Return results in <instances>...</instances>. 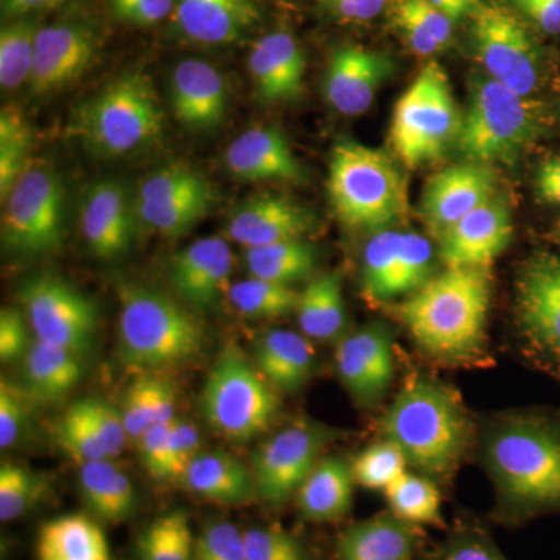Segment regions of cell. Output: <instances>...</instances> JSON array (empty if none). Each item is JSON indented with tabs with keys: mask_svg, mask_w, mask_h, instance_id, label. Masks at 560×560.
Instances as JSON below:
<instances>
[{
	"mask_svg": "<svg viewBox=\"0 0 560 560\" xmlns=\"http://www.w3.org/2000/svg\"><path fill=\"white\" fill-rule=\"evenodd\" d=\"M408 460L404 452L390 441L375 442L353 459L355 482L371 490H383L407 471Z\"/></svg>",
	"mask_w": 560,
	"mask_h": 560,
	"instance_id": "obj_46",
	"label": "cell"
},
{
	"mask_svg": "<svg viewBox=\"0 0 560 560\" xmlns=\"http://www.w3.org/2000/svg\"><path fill=\"white\" fill-rule=\"evenodd\" d=\"M117 21L132 27H153L175 11L176 0H109Z\"/></svg>",
	"mask_w": 560,
	"mask_h": 560,
	"instance_id": "obj_54",
	"label": "cell"
},
{
	"mask_svg": "<svg viewBox=\"0 0 560 560\" xmlns=\"http://www.w3.org/2000/svg\"><path fill=\"white\" fill-rule=\"evenodd\" d=\"M73 405L83 416V419L86 420L91 430L94 431L97 440L102 442L103 448L108 453L109 458L119 456L124 452L127 440H130L120 410L114 408L106 400L97 399V397L80 400Z\"/></svg>",
	"mask_w": 560,
	"mask_h": 560,
	"instance_id": "obj_47",
	"label": "cell"
},
{
	"mask_svg": "<svg viewBox=\"0 0 560 560\" xmlns=\"http://www.w3.org/2000/svg\"><path fill=\"white\" fill-rule=\"evenodd\" d=\"M195 560H246L245 533L232 522L210 523L197 537Z\"/></svg>",
	"mask_w": 560,
	"mask_h": 560,
	"instance_id": "obj_50",
	"label": "cell"
},
{
	"mask_svg": "<svg viewBox=\"0 0 560 560\" xmlns=\"http://www.w3.org/2000/svg\"><path fill=\"white\" fill-rule=\"evenodd\" d=\"M184 488L213 503L243 504L256 492L249 470L230 453H201L180 478Z\"/></svg>",
	"mask_w": 560,
	"mask_h": 560,
	"instance_id": "obj_30",
	"label": "cell"
},
{
	"mask_svg": "<svg viewBox=\"0 0 560 560\" xmlns=\"http://www.w3.org/2000/svg\"><path fill=\"white\" fill-rule=\"evenodd\" d=\"M490 307L488 268H447L400 305L412 340L431 359L470 364L486 352Z\"/></svg>",
	"mask_w": 560,
	"mask_h": 560,
	"instance_id": "obj_2",
	"label": "cell"
},
{
	"mask_svg": "<svg viewBox=\"0 0 560 560\" xmlns=\"http://www.w3.org/2000/svg\"><path fill=\"white\" fill-rule=\"evenodd\" d=\"M217 200V194L186 200L161 202H136V213L147 226L168 238L179 237L200 223Z\"/></svg>",
	"mask_w": 560,
	"mask_h": 560,
	"instance_id": "obj_43",
	"label": "cell"
},
{
	"mask_svg": "<svg viewBox=\"0 0 560 560\" xmlns=\"http://www.w3.org/2000/svg\"><path fill=\"white\" fill-rule=\"evenodd\" d=\"M57 441L62 451L72 456V459L79 460L80 464L110 459L108 453L103 448L102 442L97 440L86 420L77 410L75 405L66 411L58 423Z\"/></svg>",
	"mask_w": 560,
	"mask_h": 560,
	"instance_id": "obj_48",
	"label": "cell"
},
{
	"mask_svg": "<svg viewBox=\"0 0 560 560\" xmlns=\"http://www.w3.org/2000/svg\"><path fill=\"white\" fill-rule=\"evenodd\" d=\"M230 300L242 315L249 318H280L296 312L300 293L290 285L250 278L231 287Z\"/></svg>",
	"mask_w": 560,
	"mask_h": 560,
	"instance_id": "obj_42",
	"label": "cell"
},
{
	"mask_svg": "<svg viewBox=\"0 0 560 560\" xmlns=\"http://www.w3.org/2000/svg\"><path fill=\"white\" fill-rule=\"evenodd\" d=\"M46 482L38 475L13 463L0 467V518L16 521L44 497Z\"/></svg>",
	"mask_w": 560,
	"mask_h": 560,
	"instance_id": "obj_45",
	"label": "cell"
},
{
	"mask_svg": "<svg viewBox=\"0 0 560 560\" xmlns=\"http://www.w3.org/2000/svg\"><path fill=\"white\" fill-rule=\"evenodd\" d=\"M388 0H326L329 9L341 20L371 21L385 10Z\"/></svg>",
	"mask_w": 560,
	"mask_h": 560,
	"instance_id": "obj_60",
	"label": "cell"
},
{
	"mask_svg": "<svg viewBox=\"0 0 560 560\" xmlns=\"http://www.w3.org/2000/svg\"><path fill=\"white\" fill-rule=\"evenodd\" d=\"M18 294L36 340L79 357L90 352L98 327V311L90 298L55 275L33 276Z\"/></svg>",
	"mask_w": 560,
	"mask_h": 560,
	"instance_id": "obj_11",
	"label": "cell"
},
{
	"mask_svg": "<svg viewBox=\"0 0 560 560\" xmlns=\"http://www.w3.org/2000/svg\"><path fill=\"white\" fill-rule=\"evenodd\" d=\"M385 497L390 512L401 521L418 526L444 523L440 490L425 475L405 471L385 489Z\"/></svg>",
	"mask_w": 560,
	"mask_h": 560,
	"instance_id": "obj_38",
	"label": "cell"
},
{
	"mask_svg": "<svg viewBox=\"0 0 560 560\" xmlns=\"http://www.w3.org/2000/svg\"><path fill=\"white\" fill-rule=\"evenodd\" d=\"M250 278L291 285L311 278L316 268V250L304 241H289L246 249Z\"/></svg>",
	"mask_w": 560,
	"mask_h": 560,
	"instance_id": "obj_36",
	"label": "cell"
},
{
	"mask_svg": "<svg viewBox=\"0 0 560 560\" xmlns=\"http://www.w3.org/2000/svg\"><path fill=\"white\" fill-rule=\"evenodd\" d=\"M514 9L548 35L560 33V0H511Z\"/></svg>",
	"mask_w": 560,
	"mask_h": 560,
	"instance_id": "obj_59",
	"label": "cell"
},
{
	"mask_svg": "<svg viewBox=\"0 0 560 560\" xmlns=\"http://www.w3.org/2000/svg\"><path fill=\"white\" fill-rule=\"evenodd\" d=\"M80 486L88 508L102 521L120 523L136 510L130 477L109 459L81 464Z\"/></svg>",
	"mask_w": 560,
	"mask_h": 560,
	"instance_id": "obj_34",
	"label": "cell"
},
{
	"mask_svg": "<svg viewBox=\"0 0 560 560\" xmlns=\"http://www.w3.org/2000/svg\"><path fill=\"white\" fill-rule=\"evenodd\" d=\"M456 2H458L459 9L463 11L464 16L469 13L474 14L475 11L481 7L480 0H456Z\"/></svg>",
	"mask_w": 560,
	"mask_h": 560,
	"instance_id": "obj_64",
	"label": "cell"
},
{
	"mask_svg": "<svg viewBox=\"0 0 560 560\" xmlns=\"http://www.w3.org/2000/svg\"><path fill=\"white\" fill-rule=\"evenodd\" d=\"M486 460L504 521L560 514V420L544 412L512 416L486 440Z\"/></svg>",
	"mask_w": 560,
	"mask_h": 560,
	"instance_id": "obj_1",
	"label": "cell"
},
{
	"mask_svg": "<svg viewBox=\"0 0 560 560\" xmlns=\"http://www.w3.org/2000/svg\"><path fill=\"white\" fill-rule=\"evenodd\" d=\"M404 232L386 230L375 232L363 254L361 285L370 301L394 300V280L399 267Z\"/></svg>",
	"mask_w": 560,
	"mask_h": 560,
	"instance_id": "obj_39",
	"label": "cell"
},
{
	"mask_svg": "<svg viewBox=\"0 0 560 560\" xmlns=\"http://www.w3.org/2000/svg\"><path fill=\"white\" fill-rule=\"evenodd\" d=\"M256 366L275 388L294 393L315 370L316 353L311 338L291 330L265 331L257 340Z\"/></svg>",
	"mask_w": 560,
	"mask_h": 560,
	"instance_id": "obj_29",
	"label": "cell"
},
{
	"mask_svg": "<svg viewBox=\"0 0 560 560\" xmlns=\"http://www.w3.org/2000/svg\"><path fill=\"white\" fill-rule=\"evenodd\" d=\"M396 2L405 10L410 11L412 16L436 39L442 50L451 44L453 21L444 11L438 9L431 0H396Z\"/></svg>",
	"mask_w": 560,
	"mask_h": 560,
	"instance_id": "obj_57",
	"label": "cell"
},
{
	"mask_svg": "<svg viewBox=\"0 0 560 560\" xmlns=\"http://www.w3.org/2000/svg\"><path fill=\"white\" fill-rule=\"evenodd\" d=\"M335 364L342 385L359 404L381 400L394 377L393 335L388 327L374 323L342 338Z\"/></svg>",
	"mask_w": 560,
	"mask_h": 560,
	"instance_id": "obj_15",
	"label": "cell"
},
{
	"mask_svg": "<svg viewBox=\"0 0 560 560\" xmlns=\"http://www.w3.org/2000/svg\"><path fill=\"white\" fill-rule=\"evenodd\" d=\"M436 560H506L488 534L467 528L453 534Z\"/></svg>",
	"mask_w": 560,
	"mask_h": 560,
	"instance_id": "obj_53",
	"label": "cell"
},
{
	"mask_svg": "<svg viewBox=\"0 0 560 560\" xmlns=\"http://www.w3.org/2000/svg\"><path fill=\"white\" fill-rule=\"evenodd\" d=\"M381 433L420 474L444 480L469 448L471 423L455 390L419 372L405 381L383 415Z\"/></svg>",
	"mask_w": 560,
	"mask_h": 560,
	"instance_id": "obj_3",
	"label": "cell"
},
{
	"mask_svg": "<svg viewBox=\"0 0 560 560\" xmlns=\"http://www.w3.org/2000/svg\"><path fill=\"white\" fill-rule=\"evenodd\" d=\"M224 164L235 178L243 180L305 179L301 162L289 140L278 128H250L228 147Z\"/></svg>",
	"mask_w": 560,
	"mask_h": 560,
	"instance_id": "obj_26",
	"label": "cell"
},
{
	"mask_svg": "<svg viewBox=\"0 0 560 560\" xmlns=\"http://www.w3.org/2000/svg\"><path fill=\"white\" fill-rule=\"evenodd\" d=\"M171 101L180 124L191 130H210L226 116V80L210 62L189 58L173 69Z\"/></svg>",
	"mask_w": 560,
	"mask_h": 560,
	"instance_id": "obj_24",
	"label": "cell"
},
{
	"mask_svg": "<svg viewBox=\"0 0 560 560\" xmlns=\"http://www.w3.org/2000/svg\"><path fill=\"white\" fill-rule=\"evenodd\" d=\"M474 46L490 79L528 97L539 81V57L522 21L497 3L474 13Z\"/></svg>",
	"mask_w": 560,
	"mask_h": 560,
	"instance_id": "obj_13",
	"label": "cell"
},
{
	"mask_svg": "<svg viewBox=\"0 0 560 560\" xmlns=\"http://www.w3.org/2000/svg\"><path fill=\"white\" fill-rule=\"evenodd\" d=\"M541 124V110L528 97L490 77L478 79L456 142L460 154L475 164H506L539 138Z\"/></svg>",
	"mask_w": 560,
	"mask_h": 560,
	"instance_id": "obj_7",
	"label": "cell"
},
{
	"mask_svg": "<svg viewBox=\"0 0 560 560\" xmlns=\"http://www.w3.org/2000/svg\"><path fill=\"white\" fill-rule=\"evenodd\" d=\"M39 31L36 14L3 24L0 31V84L3 90H18L31 81Z\"/></svg>",
	"mask_w": 560,
	"mask_h": 560,
	"instance_id": "obj_37",
	"label": "cell"
},
{
	"mask_svg": "<svg viewBox=\"0 0 560 560\" xmlns=\"http://www.w3.org/2000/svg\"><path fill=\"white\" fill-rule=\"evenodd\" d=\"M31 345L24 315L21 311L14 307L2 308L0 312V360L2 363L24 359Z\"/></svg>",
	"mask_w": 560,
	"mask_h": 560,
	"instance_id": "obj_56",
	"label": "cell"
},
{
	"mask_svg": "<svg viewBox=\"0 0 560 560\" xmlns=\"http://www.w3.org/2000/svg\"><path fill=\"white\" fill-rule=\"evenodd\" d=\"M38 560H110L108 539L84 514H68L43 525L36 547Z\"/></svg>",
	"mask_w": 560,
	"mask_h": 560,
	"instance_id": "obj_32",
	"label": "cell"
},
{
	"mask_svg": "<svg viewBox=\"0 0 560 560\" xmlns=\"http://www.w3.org/2000/svg\"><path fill=\"white\" fill-rule=\"evenodd\" d=\"M101 44V32L90 20H61L40 27L31 91L50 94L79 80L97 58Z\"/></svg>",
	"mask_w": 560,
	"mask_h": 560,
	"instance_id": "obj_14",
	"label": "cell"
},
{
	"mask_svg": "<svg viewBox=\"0 0 560 560\" xmlns=\"http://www.w3.org/2000/svg\"><path fill=\"white\" fill-rule=\"evenodd\" d=\"M393 72V61L381 51L360 46L340 47L327 65L324 94L338 113L361 116L371 108Z\"/></svg>",
	"mask_w": 560,
	"mask_h": 560,
	"instance_id": "obj_18",
	"label": "cell"
},
{
	"mask_svg": "<svg viewBox=\"0 0 560 560\" xmlns=\"http://www.w3.org/2000/svg\"><path fill=\"white\" fill-rule=\"evenodd\" d=\"M248 68L257 95L265 103L296 101L304 91V50L290 32L268 33L254 44Z\"/></svg>",
	"mask_w": 560,
	"mask_h": 560,
	"instance_id": "obj_25",
	"label": "cell"
},
{
	"mask_svg": "<svg viewBox=\"0 0 560 560\" xmlns=\"http://www.w3.org/2000/svg\"><path fill=\"white\" fill-rule=\"evenodd\" d=\"M201 410L221 436L246 442L265 433L275 422L278 394L241 349L228 346L209 372Z\"/></svg>",
	"mask_w": 560,
	"mask_h": 560,
	"instance_id": "obj_9",
	"label": "cell"
},
{
	"mask_svg": "<svg viewBox=\"0 0 560 560\" xmlns=\"http://www.w3.org/2000/svg\"><path fill=\"white\" fill-rule=\"evenodd\" d=\"M212 184L184 164H171L151 173L140 183L136 202H171L213 195Z\"/></svg>",
	"mask_w": 560,
	"mask_h": 560,
	"instance_id": "obj_44",
	"label": "cell"
},
{
	"mask_svg": "<svg viewBox=\"0 0 560 560\" xmlns=\"http://www.w3.org/2000/svg\"><path fill=\"white\" fill-rule=\"evenodd\" d=\"M173 20L191 43L226 46L253 32L261 14L257 0H176Z\"/></svg>",
	"mask_w": 560,
	"mask_h": 560,
	"instance_id": "obj_23",
	"label": "cell"
},
{
	"mask_svg": "<svg viewBox=\"0 0 560 560\" xmlns=\"http://www.w3.org/2000/svg\"><path fill=\"white\" fill-rule=\"evenodd\" d=\"M460 124L447 73L430 61L394 106L389 145L407 167H420L440 160L458 140Z\"/></svg>",
	"mask_w": 560,
	"mask_h": 560,
	"instance_id": "obj_8",
	"label": "cell"
},
{
	"mask_svg": "<svg viewBox=\"0 0 560 560\" xmlns=\"http://www.w3.org/2000/svg\"><path fill=\"white\" fill-rule=\"evenodd\" d=\"M393 25L408 47L419 57H431L442 50L440 44L425 31V27L412 16L410 11L405 10L397 2H394L393 7Z\"/></svg>",
	"mask_w": 560,
	"mask_h": 560,
	"instance_id": "obj_58",
	"label": "cell"
},
{
	"mask_svg": "<svg viewBox=\"0 0 560 560\" xmlns=\"http://www.w3.org/2000/svg\"><path fill=\"white\" fill-rule=\"evenodd\" d=\"M2 241L22 256L60 249L65 237L66 195L60 175L44 162H31L7 195Z\"/></svg>",
	"mask_w": 560,
	"mask_h": 560,
	"instance_id": "obj_10",
	"label": "cell"
},
{
	"mask_svg": "<svg viewBox=\"0 0 560 560\" xmlns=\"http://www.w3.org/2000/svg\"><path fill=\"white\" fill-rule=\"evenodd\" d=\"M514 234L511 210L503 201L486 202L440 234V257L447 268H488Z\"/></svg>",
	"mask_w": 560,
	"mask_h": 560,
	"instance_id": "obj_17",
	"label": "cell"
},
{
	"mask_svg": "<svg viewBox=\"0 0 560 560\" xmlns=\"http://www.w3.org/2000/svg\"><path fill=\"white\" fill-rule=\"evenodd\" d=\"M352 463L341 456H326L313 467L296 492L298 511L304 521L337 522L346 517L353 500Z\"/></svg>",
	"mask_w": 560,
	"mask_h": 560,
	"instance_id": "obj_28",
	"label": "cell"
},
{
	"mask_svg": "<svg viewBox=\"0 0 560 560\" xmlns=\"http://www.w3.org/2000/svg\"><path fill=\"white\" fill-rule=\"evenodd\" d=\"M201 434L189 420H173L168 438L167 480H180L201 455Z\"/></svg>",
	"mask_w": 560,
	"mask_h": 560,
	"instance_id": "obj_52",
	"label": "cell"
},
{
	"mask_svg": "<svg viewBox=\"0 0 560 560\" xmlns=\"http://www.w3.org/2000/svg\"><path fill=\"white\" fill-rule=\"evenodd\" d=\"M245 550L246 560H308L304 545L276 526L246 530Z\"/></svg>",
	"mask_w": 560,
	"mask_h": 560,
	"instance_id": "obj_49",
	"label": "cell"
},
{
	"mask_svg": "<svg viewBox=\"0 0 560 560\" xmlns=\"http://www.w3.org/2000/svg\"><path fill=\"white\" fill-rule=\"evenodd\" d=\"M232 268L234 256L226 241L201 238L173 259V287L195 307H212L230 294Z\"/></svg>",
	"mask_w": 560,
	"mask_h": 560,
	"instance_id": "obj_22",
	"label": "cell"
},
{
	"mask_svg": "<svg viewBox=\"0 0 560 560\" xmlns=\"http://www.w3.org/2000/svg\"><path fill=\"white\" fill-rule=\"evenodd\" d=\"M173 420L150 427L138 441L140 460L153 480H167L168 438Z\"/></svg>",
	"mask_w": 560,
	"mask_h": 560,
	"instance_id": "obj_55",
	"label": "cell"
},
{
	"mask_svg": "<svg viewBox=\"0 0 560 560\" xmlns=\"http://www.w3.org/2000/svg\"><path fill=\"white\" fill-rule=\"evenodd\" d=\"M431 2H433L438 9L444 11L453 22L458 21L464 16L456 0H431Z\"/></svg>",
	"mask_w": 560,
	"mask_h": 560,
	"instance_id": "obj_63",
	"label": "cell"
},
{
	"mask_svg": "<svg viewBox=\"0 0 560 560\" xmlns=\"http://www.w3.org/2000/svg\"><path fill=\"white\" fill-rule=\"evenodd\" d=\"M197 539L186 512L176 510L161 515L140 534L139 560H195Z\"/></svg>",
	"mask_w": 560,
	"mask_h": 560,
	"instance_id": "obj_40",
	"label": "cell"
},
{
	"mask_svg": "<svg viewBox=\"0 0 560 560\" xmlns=\"http://www.w3.org/2000/svg\"><path fill=\"white\" fill-rule=\"evenodd\" d=\"M136 206L119 180L91 184L81 205L80 224L84 241L95 256L113 260L130 249L136 232Z\"/></svg>",
	"mask_w": 560,
	"mask_h": 560,
	"instance_id": "obj_19",
	"label": "cell"
},
{
	"mask_svg": "<svg viewBox=\"0 0 560 560\" xmlns=\"http://www.w3.org/2000/svg\"><path fill=\"white\" fill-rule=\"evenodd\" d=\"M32 397L24 386L2 378L0 382V447L9 448L20 440L27 425Z\"/></svg>",
	"mask_w": 560,
	"mask_h": 560,
	"instance_id": "obj_51",
	"label": "cell"
},
{
	"mask_svg": "<svg viewBox=\"0 0 560 560\" xmlns=\"http://www.w3.org/2000/svg\"><path fill=\"white\" fill-rule=\"evenodd\" d=\"M337 438L338 431L311 420L278 431L253 458L257 495L271 506L285 504L318 464L324 448Z\"/></svg>",
	"mask_w": 560,
	"mask_h": 560,
	"instance_id": "obj_12",
	"label": "cell"
},
{
	"mask_svg": "<svg viewBox=\"0 0 560 560\" xmlns=\"http://www.w3.org/2000/svg\"><path fill=\"white\" fill-rule=\"evenodd\" d=\"M119 298V360L125 370L151 374L200 355L202 324L178 302L131 282L121 283Z\"/></svg>",
	"mask_w": 560,
	"mask_h": 560,
	"instance_id": "obj_4",
	"label": "cell"
},
{
	"mask_svg": "<svg viewBox=\"0 0 560 560\" xmlns=\"http://www.w3.org/2000/svg\"><path fill=\"white\" fill-rule=\"evenodd\" d=\"M316 220L311 210L282 195H260L243 201L228 221L226 234L246 249L302 241Z\"/></svg>",
	"mask_w": 560,
	"mask_h": 560,
	"instance_id": "obj_20",
	"label": "cell"
},
{
	"mask_svg": "<svg viewBox=\"0 0 560 560\" xmlns=\"http://www.w3.org/2000/svg\"><path fill=\"white\" fill-rule=\"evenodd\" d=\"M32 128L20 106H3L0 113V195L5 200L27 165L32 150Z\"/></svg>",
	"mask_w": 560,
	"mask_h": 560,
	"instance_id": "obj_41",
	"label": "cell"
},
{
	"mask_svg": "<svg viewBox=\"0 0 560 560\" xmlns=\"http://www.w3.org/2000/svg\"><path fill=\"white\" fill-rule=\"evenodd\" d=\"M176 390L171 382L142 374L124 396L120 412L128 438L138 442L150 427L175 419Z\"/></svg>",
	"mask_w": 560,
	"mask_h": 560,
	"instance_id": "obj_35",
	"label": "cell"
},
{
	"mask_svg": "<svg viewBox=\"0 0 560 560\" xmlns=\"http://www.w3.org/2000/svg\"><path fill=\"white\" fill-rule=\"evenodd\" d=\"M66 0H2L3 21L16 20V18L33 16L39 11H47L61 5Z\"/></svg>",
	"mask_w": 560,
	"mask_h": 560,
	"instance_id": "obj_62",
	"label": "cell"
},
{
	"mask_svg": "<svg viewBox=\"0 0 560 560\" xmlns=\"http://www.w3.org/2000/svg\"><path fill=\"white\" fill-rule=\"evenodd\" d=\"M517 311L533 345L560 361V257L540 253L525 265L518 279Z\"/></svg>",
	"mask_w": 560,
	"mask_h": 560,
	"instance_id": "obj_16",
	"label": "cell"
},
{
	"mask_svg": "<svg viewBox=\"0 0 560 560\" xmlns=\"http://www.w3.org/2000/svg\"><path fill=\"white\" fill-rule=\"evenodd\" d=\"M327 194L335 215L352 230L381 232L404 219L407 183L385 151L355 140L334 147Z\"/></svg>",
	"mask_w": 560,
	"mask_h": 560,
	"instance_id": "obj_5",
	"label": "cell"
},
{
	"mask_svg": "<svg viewBox=\"0 0 560 560\" xmlns=\"http://www.w3.org/2000/svg\"><path fill=\"white\" fill-rule=\"evenodd\" d=\"M495 176L488 165H453L433 176L423 191V215L442 234L471 210L493 200Z\"/></svg>",
	"mask_w": 560,
	"mask_h": 560,
	"instance_id": "obj_21",
	"label": "cell"
},
{
	"mask_svg": "<svg viewBox=\"0 0 560 560\" xmlns=\"http://www.w3.org/2000/svg\"><path fill=\"white\" fill-rule=\"evenodd\" d=\"M22 371L25 390L40 404L62 399L83 375L81 357L36 338L22 359Z\"/></svg>",
	"mask_w": 560,
	"mask_h": 560,
	"instance_id": "obj_31",
	"label": "cell"
},
{
	"mask_svg": "<svg viewBox=\"0 0 560 560\" xmlns=\"http://www.w3.org/2000/svg\"><path fill=\"white\" fill-rule=\"evenodd\" d=\"M537 194L545 202L560 205V156L541 162L536 175Z\"/></svg>",
	"mask_w": 560,
	"mask_h": 560,
	"instance_id": "obj_61",
	"label": "cell"
},
{
	"mask_svg": "<svg viewBox=\"0 0 560 560\" xmlns=\"http://www.w3.org/2000/svg\"><path fill=\"white\" fill-rule=\"evenodd\" d=\"M420 541V526L388 512L346 529L338 539L337 556L338 560H412Z\"/></svg>",
	"mask_w": 560,
	"mask_h": 560,
	"instance_id": "obj_27",
	"label": "cell"
},
{
	"mask_svg": "<svg viewBox=\"0 0 560 560\" xmlns=\"http://www.w3.org/2000/svg\"><path fill=\"white\" fill-rule=\"evenodd\" d=\"M302 335L311 340L331 341L348 323L340 276L335 272L312 279L300 293L296 305Z\"/></svg>",
	"mask_w": 560,
	"mask_h": 560,
	"instance_id": "obj_33",
	"label": "cell"
},
{
	"mask_svg": "<svg viewBox=\"0 0 560 560\" xmlns=\"http://www.w3.org/2000/svg\"><path fill=\"white\" fill-rule=\"evenodd\" d=\"M72 124L73 135L94 153L124 156L160 138L164 114L149 77L130 72L84 102Z\"/></svg>",
	"mask_w": 560,
	"mask_h": 560,
	"instance_id": "obj_6",
	"label": "cell"
}]
</instances>
